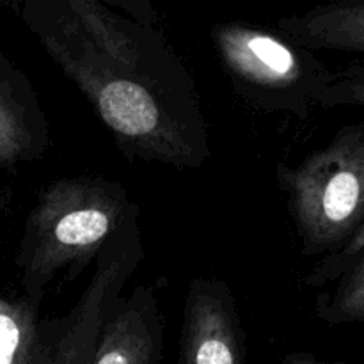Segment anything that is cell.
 <instances>
[{
    "instance_id": "4",
    "label": "cell",
    "mask_w": 364,
    "mask_h": 364,
    "mask_svg": "<svg viewBox=\"0 0 364 364\" xmlns=\"http://www.w3.org/2000/svg\"><path fill=\"white\" fill-rule=\"evenodd\" d=\"M276 180L302 255L333 252L364 223V121L341 127L297 166L277 164Z\"/></svg>"
},
{
    "instance_id": "3",
    "label": "cell",
    "mask_w": 364,
    "mask_h": 364,
    "mask_svg": "<svg viewBox=\"0 0 364 364\" xmlns=\"http://www.w3.org/2000/svg\"><path fill=\"white\" fill-rule=\"evenodd\" d=\"M144 256L141 210L135 206L96 258V269L73 308L41 316L25 297L0 294V364H92L100 333Z\"/></svg>"
},
{
    "instance_id": "9",
    "label": "cell",
    "mask_w": 364,
    "mask_h": 364,
    "mask_svg": "<svg viewBox=\"0 0 364 364\" xmlns=\"http://www.w3.org/2000/svg\"><path fill=\"white\" fill-rule=\"evenodd\" d=\"M277 31L311 52L334 50L364 59V0L322 4L284 16Z\"/></svg>"
},
{
    "instance_id": "2",
    "label": "cell",
    "mask_w": 364,
    "mask_h": 364,
    "mask_svg": "<svg viewBox=\"0 0 364 364\" xmlns=\"http://www.w3.org/2000/svg\"><path fill=\"white\" fill-rule=\"evenodd\" d=\"M127 187L103 176L52 181L25 223L16 252L23 297L41 304L57 276H77L117 235L135 208Z\"/></svg>"
},
{
    "instance_id": "7",
    "label": "cell",
    "mask_w": 364,
    "mask_h": 364,
    "mask_svg": "<svg viewBox=\"0 0 364 364\" xmlns=\"http://www.w3.org/2000/svg\"><path fill=\"white\" fill-rule=\"evenodd\" d=\"M164 331L159 288L137 284L119 297L103 323L92 364H160Z\"/></svg>"
},
{
    "instance_id": "8",
    "label": "cell",
    "mask_w": 364,
    "mask_h": 364,
    "mask_svg": "<svg viewBox=\"0 0 364 364\" xmlns=\"http://www.w3.org/2000/svg\"><path fill=\"white\" fill-rule=\"evenodd\" d=\"M50 148V124L27 75L0 50V166L41 159Z\"/></svg>"
},
{
    "instance_id": "5",
    "label": "cell",
    "mask_w": 364,
    "mask_h": 364,
    "mask_svg": "<svg viewBox=\"0 0 364 364\" xmlns=\"http://www.w3.org/2000/svg\"><path fill=\"white\" fill-rule=\"evenodd\" d=\"M224 73L238 95L270 114L311 116L333 71L315 52L279 31L247 21H220L210 28Z\"/></svg>"
},
{
    "instance_id": "12",
    "label": "cell",
    "mask_w": 364,
    "mask_h": 364,
    "mask_svg": "<svg viewBox=\"0 0 364 364\" xmlns=\"http://www.w3.org/2000/svg\"><path fill=\"white\" fill-rule=\"evenodd\" d=\"M318 107L323 110L338 107L364 109V59L354 60L343 70L333 71L329 84L320 95Z\"/></svg>"
},
{
    "instance_id": "10",
    "label": "cell",
    "mask_w": 364,
    "mask_h": 364,
    "mask_svg": "<svg viewBox=\"0 0 364 364\" xmlns=\"http://www.w3.org/2000/svg\"><path fill=\"white\" fill-rule=\"evenodd\" d=\"M316 318L327 326L364 323V256L315 302Z\"/></svg>"
},
{
    "instance_id": "6",
    "label": "cell",
    "mask_w": 364,
    "mask_h": 364,
    "mask_svg": "<svg viewBox=\"0 0 364 364\" xmlns=\"http://www.w3.org/2000/svg\"><path fill=\"white\" fill-rule=\"evenodd\" d=\"M245 336L230 287L219 277L198 276L183 306L178 364H244Z\"/></svg>"
},
{
    "instance_id": "1",
    "label": "cell",
    "mask_w": 364,
    "mask_h": 364,
    "mask_svg": "<svg viewBox=\"0 0 364 364\" xmlns=\"http://www.w3.org/2000/svg\"><path fill=\"white\" fill-rule=\"evenodd\" d=\"M18 14L128 160L178 171L208 162L198 85L155 25L102 0H27Z\"/></svg>"
},
{
    "instance_id": "13",
    "label": "cell",
    "mask_w": 364,
    "mask_h": 364,
    "mask_svg": "<svg viewBox=\"0 0 364 364\" xmlns=\"http://www.w3.org/2000/svg\"><path fill=\"white\" fill-rule=\"evenodd\" d=\"M277 364H347V363L323 361V359H318L316 355L308 354V352H290V354L284 355L283 359H279V363Z\"/></svg>"
},
{
    "instance_id": "11",
    "label": "cell",
    "mask_w": 364,
    "mask_h": 364,
    "mask_svg": "<svg viewBox=\"0 0 364 364\" xmlns=\"http://www.w3.org/2000/svg\"><path fill=\"white\" fill-rule=\"evenodd\" d=\"M364 256V223L343 244L333 252L320 258L304 277V284L309 288H327L336 284L355 263Z\"/></svg>"
}]
</instances>
